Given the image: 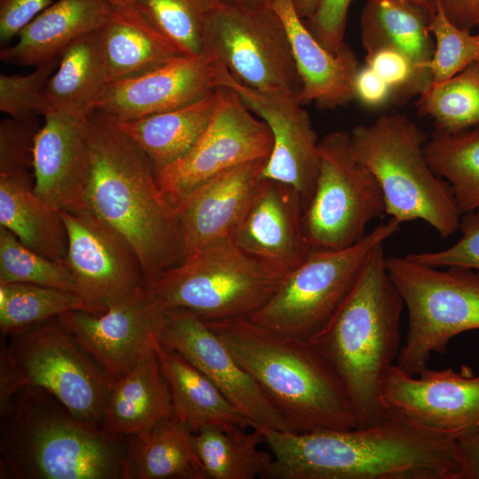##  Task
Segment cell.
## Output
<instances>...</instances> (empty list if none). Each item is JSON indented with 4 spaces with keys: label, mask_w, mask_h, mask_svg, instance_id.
<instances>
[{
    "label": "cell",
    "mask_w": 479,
    "mask_h": 479,
    "mask_svg": "<svg viewBox=\"0 0 479 479\" xmlns=\"http://www.w3.org/2000/svg\"><path fill=\"white\" fill-rule=\"evenodd\" d=\"M114 11L108 0H58L20 32L13 45L1 50L0 59L33 67L49 62L75 39L101 29Z\"/></svg>",
    "instance_id": "cell-24"
},
{
    "label": "cell",
    "mask_w": 479,
    "mask_h": 479,
    "mask_svg": "<svg viewBox=\"0 0 479 479\" xmlns=\"http://www.w3.org/2000/svg\"><path fill=\"white\" fill-rule=\"evenodd\" d=\"M285 26L301 81L299 100L320 109L348 105L354 99V81L360 67L346 43L337 54L325 49L308 29L291 0H271Z\"/></svg>",
    "instance_id": "cell-23"
},
{
    "label": "cell",
    "mask_w": 479,
    "mask_h": 479,
    "mask_svg": "<svg viewBox=\"0 0 479 479\" xmlns=\"http://www.w3.org/2000/svg\"><path fill=\"white\" fill-rule=\"evenodd\" d=\"M216 90L185 106L117 122L146 154L154 172L183 158L206 129L213 113Z\"/></svg>",
    "instance_id": "cell-31"
},
{
    "label": "cell",
    "mask_w": 479,
    "mask_h": 479,
    "mask_svg": "<svg viewBox=\"0 0 479 479\" xmlns=\"http://www.w3.org/2000/svg\"><path fill=\"white\" fill-rule=\"evenodd\" d=\"M365 63L389 85L393 103L397 105H404L418 97L432 82L409 56L392 47H381L367 52Z\"/></svg>",
    "instance_id": "cell-41"
},
{
    "label": "cell",
    "mask_w": 479,
    "mask_h": 479,
    "mask_svg": "<svg viewBox=\"0 0 479 479\" xmlns=\"http://www.w3.org/2000/svg\"><path fill=\"white\" fill-rule=\"evenodd\" d=\"M273 460L265 479H462L457 438L387 411L366 428L297 433L260 425Z\"/></svg>",
    "instance_id": "cell-1"
},
{
    "label": "cell",
    "mask_w": 479,
    "mask_h": 479,
    "mask_svg": "<svg viewBox=\"0 0 479 479\" xmlns=\"http://www.w3.org/2000/svg\"><path fill=\"white\" fill-rule=\"evenodd\" d=\"M52 0H0V40L10 42Z\"/></svg>",
    "instance_id": "cell-45"
},
{
    "label": "cell",
    "mask_w": 479,
    "mask_h": 479,
    "mask_svg": "<svg viewBox=\"0 0 479 479\" xmlns=\"http://www.w3.org/2000/svg\"><path fill=\"white\" fill-rule=\"evenodd\" d=\"M60 214L68 235L64 263L95 313L146 286L137 255L117 231L90 208Z\"/></svg>",
    "instance_id": "cell-14"
},
{
    "label": "cell",
    "mask_w": 479,
    "mask_h": 479,
    "mask_svg": "<svg viewBox=\"0 0 479 479\" xmlns=\"http://www.w3.org/2000/svg\"><path fill=\"white\" fill-rule=\"evenodd\" d=\"M35 128L13 118L0 123V175L33 171Z\"/></svg>",
    "instance_id": "cell-43"
},
{
    "label": "cell",
    "mask_w": 479,
    "mask_h": 479,
    "mask_svg": "<svg viewBox=\"0 0 479 479\" xmlns=\"http://www.w3.org/2000/svg\"><path fill=\"white\" fill-rule=\"evenodd\" d=\"M153 342L128 373L114 381L100 424L105 431L131 437L174 418L169 386Z\"/></svg>",
    "instance_id": "cell-25"
},
{
    "label": "cell",
    "mask_w": 479,
    "mask_h": 479,
    "mask_svg": "<svg viewBox=\"0 0 479 479\" xmlns=\"http://www.w3.org/2000/svg\"><path fill=\"white\" fill-rule=\"evenodd\" d=\"M299 16L306 20L314 12L319 0H291Z\"/></svg>",
    "instance_id": "cell-51"
},
{
    "label": "cell",
    "mask_w": 479,
    "mask_h": 479,
    "mask_svg": "<svg viewBox=\"0 0 479 479\" xmlns=\"http://www.w3.org/2000/svg\"><path fill=\"white\" fill-rule=\"evenodd\" d=\"M22 386L41 388L77 419L100 427L114 382L81 347L59 316L8 336Z\"/></svg>",
    "instance_id": "cell-12"
},
{
    "label": "cell",
    "mask_w": 479,
    "mask_h": 479,
    "mask_svg": "<svg viewBox=\"0 0 479 479\" xmlns=\"http://www.w3.org/2000/svg\"><path fill=\"white\" fill-rule=\"evenodd\" d=\"M266 160L249 161L222 172L195 187L175 205L184 237L185 258L232 237L260 187Z\"/></svg>",
    "instance_id": "cell-22"
},
{
    "label": "cell",
    "mask_w": 479,
    "mask_h": 479,
    "mask_svg": "<svg viewBox=\"0 0 479 479\" xmlns=\"http://www.w3.org/2000/svg\"><path fill=\"white\" fill-rule=\"evenodd\" d=\"M107 84L99 29L75 39L60 54L44 90L43 116L62 114L88 119Z\"/></svg>",
    "instance_id": "cell-27"
},
{
    "label": "cell",
    "mask_w": 479,
    "mask_h": 479,
    "mask_svg": "<svg viewBox=\"0 0 479 479\" xmlns=\"http://www.w3.org/2000/svg\"><path fill=\"white\" fill-rule=\"evenodd\" d=\"M4 283H27L75 292L73 276L65 263L38 254L0 226V284Z\"/></svg>",
    "instance_id": "cell-38"
},
{
    "label": "cell",
    "mask_w": 479,
    "mask_h": 479,
    "mask_svg": "<svg viewBox=\"0 0 479 479\" xmlns=\"http://www.w3.org/2000/svg\"><path fill=\"white\" fill-rule=\"evenodd\" d=\"M206 323L294 432L357 428L342 381L309 340L247 317Z\"/></svg>",
    "instance_id": "cell-5"
},
{
    "label": "cell",
    "mask_w": 479,
    "mask_h": 479,
    "mask_svg": "<svg viewBox=\"0 0 479 479\" xmlns=\"http://www.w3.org/2000/svg\"><path fill=\"white\" fill-rule=\"evenodd\" d=\"M272 147L268 125L230 87L216 90L210 120L191 150L155 172L159 187L175 206L209 178L239 165L267 159Z\"/></svg>",
    "instance_id": "cell-13"
},
{
    "label": "cell",
    "mask_w": 479,
    "mask_h": 479,
    "mask_svg": "<svg viewBox=\"0 0 479 479\" xmlns=\"http://www.w3.org/2000/svg\"><path fill=\"white\" fill-rule=\"evenodd\" d=\"M429 30L435 41L431 83L444 82L468 65L479 62V33L457 27L438 6L432 15Z\"/></svg>",
    "instance_id": "cell-39"
},
{
    "label": "cell",
    "mask_w": 479,
    "mask_h": 479,
    "mask_svg": "<svg viewBox=\"0 0 479 479\" xmlns=\"http://www.w3.org/2000/svg\"><path fill=\"white\" fill-rule=\"evenodd\" d=\"M43 117L35 140V193L59 211H84L90 171L88 119L62 114Z\"/></svg>",
    "instance_id": "cell-21"
},
{
    "label": "cell",
    "mask_w": 479,
    "mask_h": 479,
    "mask_svg": "<svg viewBox=\"0 0 479 479\" xmlns=\"http://www.w3.org/2000/svg\"><path fill=\"white\" fill-rule=\"evenodd\" d=\"M353 90L354 99L368 109H381L393 103L389 85L365 63L357 70Z\"/></svg>",
    "instance_id": "cell-46"
},
{
    "label": "cell",
    "mask_w": 479,
    "mask_h": 479,
    "mask_svg": "<svg viewBox=\"0 0 479 479\" xmlns=\"http://www.w3.org/2000/svg\"><path fill=\"white\" fill-rule=\"evenodd\" d=\"M33 171L0 175V226L24 245L57 262H65L68 235L60 211L34 191Z\"/></svg>",
    "instance_id": "cell-28"
},
{
    "label": "cell",
    "mask_w": 479,
    "mask_h": 479,
    "mask_svg": "<svg viewBox=\"0 0 479 479\" xmlns=\"http://www.w3.org/2000/svg\"><path fill=\"white\" fill-rule=\"evenodd\" d=\"M165 310L146 286L98 313L81 310L59 316L81 347L114 381L128 373L157 337Z\"/></svg>",
    "instance_id": "cell-18"
},
{
    "label": "cell",
    "mask_w": 479,
    "mask_h": 479,
    "mask_svg": "<svg viewBox=\"0 0 479 479\" xmlns=\"http://www.w3.org/2000/svg\"><path fill=\"white\" fill-rule=\"evenodd\" d=\"M114 7V11H117L122 14L133 17L142 18V15L136 8L135 0H108Z\"/></svg>",
    "instance_id": "cell-50"
},
{
    "label": "cell",
    "mask_w": 479,
    "mask_h": 479,
    "mask_svg": "<svg viewBox=\"0 0 479 479\" xmlns=\"http://www.w3.org/2000/svg\"><path fill=\"white\" fill-rule=\"evenodd\" d=\"M284 277L227 238L185 257L146 287L163 310H187L212 322L250 316Z\"/></svg>",
    "instance_id": "cell-7"
},
{
    "label": "cell",
    "mask_w": 479,
    "mask_h": 479,
    "mask_svg": "<svg viewBox=\"0 0 479 479\" xmlns=\"http://www.w3.org/2000/svg\"><path fill=\"white\" fill-rule=\"evenodd\" d=\"M232 75L212 53L183 56L143 75L109 82L96 111L122 122L194 103L222 87Z\"/></svg>",
    "instance_id": "cell-17"
},
{
    "label": "cell",
    "mask_w": 479,
    "mask_h": 479,
    "mask_svg": "<svg viewBox=\"0 0 479 479\" xmlns=\"http://www.w3.org/2000/svg\"><path fill=\"white\" fill-rule=\"evenodd\" d=\"M457 441L463 463L462 479H479V427Z\"/></svg>",
    "instance_id": "cell-49"
},
{
    "label": "cell",
    "mask_w": 479,
    "mask_h": 479,
    "mask_svg": "<svg viewBox=\"0 0 479 479\" xmlns=\"http://www.w3.org/2000/svg\"><path fill=\"white\" fill-rule=\"evenodd\" d=\"M154 349L169 386L174 417L194 434L206 428H247L251 422L198 368L154 339Z\"/></svg>",
    "instance_id": "cell-26"
},
{
    "label": "cell",
    "mask_w": 479,
    "mask_h": 479,
    "mask_svg": "<svg viewBox=\"0 0 479 479\" xmlns=\"http://www.w3.org/2000/svg\"><path fill=\"white\" fill-rule=\"evenodd\" d=\"M417 113L436 130L459 132L479 126V62L441 83H431L416 101Z\"/></svg>",
    "instance_id": "cell-36"
},
{
    "label": "cell",
    "mask_w": 479,
    "mask_h": 479,
    "mask_svg": "<svg viewBox=\"0 0 479 479\" xmlns=\"http://www.w3.org/2000/svg\"><path fill=\"white\" fill-rule=\"evenodd\" d=\"M432 169L450 185L467 213L479 208V126L459 132L435 130L424 145Z\"/></svg>",
    "instance_id": "cell-34"
},
{
    "label": "cell",
    "mask_w": 479,
    "mask_h": 479,
    "mask_svg": "<svg viewBox=\"0 0 479 479\" xmlns=\"http://www.w3.org/2000/svg\"><path fill=\"white\" fill-rule=\"evenodd\" d=\"M227 3L240 4V5H264L270 4L271 0H223Z\"/></svg>",
    "instance_id": "cell-53"
},
{
    "label": "cell",
    "mask_w": 479,
    "mask_h": 479,
    "mask_svg": "<svg viewBox=\"0 0 479 479\" xmlns=\"http://www.w3.org/2000/svg\"><path fill=\"white\" fill-rule=\"evenodd\" d=\"M459 230L460 238L449 247L407 255L433 267L455 266L479 271V208L461 215Z\"/></svg>",
    "instance_id": "cell-42"
},
{
    "label": "cell",
    "mask_w": 479,
    "mask_h": 479,
    "mask_svg": "<svg viewBox=\"0 0 479 479\" xmlns=\"http://www.w3.org/2000/svg\"><path fill=\"white\" fill-rule=\"evenodd\" d=\"M75 310L95 313L73 291L27 283L0 284V332L4 337Z\"/></svg>",
    "instance_id": "cell-35"
},
{
    "label": "cell",
    "mask_w": 479,
    "mask_h": 479,
    "mask_svg": "<svg viewBox=\"0 0 479 479\" xmlns=\"http://www.w3.org/2000/svg\"><path fill=\"white\" fill-rule=\"evenodd\" d=\"M209 479L194 433L175 417L131 436L126 479Z\"/></svg>",
    "instance_id": "cell-32"
},
{
    "label": "cell",
    "mask_w": 479,
    "mask_h": 479,
    "mask_svg": "<svg viewBox=\"0 0 479 479\" xmlns=\"http://www.w3.org/2000/svg\"><path fill=\"white\" fill-rule=\"evenodd\" d=\"M354 156L377 180L386 215L399 224L421 220L442 238L459 230L461 212L448 183L428 164L427 134L401 114H386L349 131Z\"/></svg>",
    "instance_id": "cell-6"
},
{
    "label": "cell",
    "mask_w": 479,
    "mask_h": 479,
    "mask_svg": "<svg viewBox=\"0 0 479 479\" xmlns=\"http://www.w3.org/2000/svg\"><path fill=\"white\" fill-rule=\"evenodd\" d=\"M59 57L35 67L27 75H0V111L11 118L35 128L38 115H43V93L56 70Z\"/></svg>",
    "instance_id": "cell-40"
},
{
    "label": "cell",
    "mask_w": 479,
    "mask_h": 479,
    "mask_svg": "<svg viewBox=\"0 0 479 479\" xmlns=\"http://www.w3.org/2000/svg\"><path fill=\"white\" fill-rule=\"evenodd\" d=\"M203 52L215 55L240 83L261 92L299 97L301 81L290 42L270 4L220 0L203 29Z\"/></svg>",
    "instance_id": "cell-11"
},
{
    "label": "cell",
    "mask_w": 479,
    "mask_h": 479,
    "mask_svg": "<svg viewBox=\"0 0 479 479\" xmlns=\"http://www.w3.org/2000/svg\"><path fill=\"white\" fill-rule=\"evenodd\" d=\"M88 125V208L130 243L148 286L185 259L177 209L146 154L114 120L95 111Z\"/></svg>",
    "instance_id": "cell-2"
},
{
    "label": "cell",
    "mask_w": 479,
    "mask_h": 479,
    "mask_svg": "<svg viewBox=\"0 0 479 479\" xmlns=\"http://www.w3.org/2000/svg\"><path fill=\"white\" fill-rule=\"evenodd\" d=\"M352 0H319L312 15L304 20L317 41L337 54L344 44L348 12Z\"/></svg>",
    "instance_id": "cell-44"
},
{
    "label": "cell",
    "mask_w": 479,
    "mask_h": 479,
    "mask_svg": "<svg viewBox=\"0 0 479 479\" xmlns=\"http://www.w3.org/2000/svg\"><path fill=\"white\" fill-rule=\"evenodd\" d=\"M220 0H135L142 17L185 56L203 52L206 20Z\"/></svg>",
    "instance_id": "cell-37"
},
{
    "label": "cell",
    "mask_w": 479,
    "mask_h": 479,
    "mask_svg": "<svg viewBox=\"0 0 479 479\" xmlns=\"http://www.w3.org/2000/svg\"><path fill=\"white\" fill-rule=\"evenodd\" d=\"M435 12L401 0H366L360 14L365 53L381 47L397 49L432 80L435 41L429 24Z\"/></svg>",
    "instance_id": "cell-29"
},
{
    "label": "cell",
    "mask_w": 479,
    "mask_h": 479,
    "mask_svg": "<svg viewBox=\"0 0 479 479\" xmlns=\"http://www.w3.org/2000/svg\"><path fill=\"white\" fill-rule=\"evenodd\" d=\"M420 7L425 8L429 12H435L437 10L436 0H401Z\"/></svg>",
    "instance_id": "cell-52"
},
{
    "label": "cell",
    "mask_w": 479,
    "mask_h": 479,
    "mask_svg": "<svg viewBox=\"0 0 479 479\" xmlns=\"http://www.w3.org/2000/svg\"><path fill=\"white\" fill-rule=\"evenodd\" d=\"M400 225L389 218L349 247L312 248L305 260L284 277L266 303L247 318L265 327L310 340L348 298L373 250L398 232Z\"/></svg>",
    "instance_id": "cell-9"
},
{
    "label": "cell",
    "mask_w": 479,
    "mask_h": 479,
    "mask_svg": "<svg viewBox=\"0 0 479 479\" xmlns=\"http://www.w3.org/2000/svg\"><path fill=\"white\" fill-rule=\"evenodd\" d=\"M386 268L408 313L396 364L417 375L433 353H445L452 338L479 329V271L433 267L407 255L386 257Z\"/></svg>",
    "instance_id": "cell-8"
},
{
    "label": "cell",
    "mask_w": 479,
    "mask_h": 479,
    "mask_svg": "<svg viewBox=\"0 0 479 479\" xmlns=\"http://www.w3.org/2000/svg\"><path fill=\"white\" fill-rule=\"evenodd\" d=\"M0 418L1 479H126L131 437L77 419L41 388L20 389Z\"/></svg>",
    "instance_id": "cell-3"
},
{
    "label": "cell",
    "mask_w": 479,
    "mask_h": 479,
    "mask_svg": "<svg viewBox=\"0 0 479 479\" xmlns=\"http://www.w3.org/2000/svg\"><path fill=\"white\" fill-rule=\"evenodd\" d=\"M303 208L293 187L263 178L231 239L258 262L286 276L312 249L302 230Z\"/></svg>",
    "instance_id": "cell-20"
},
{
    "label": "cell",
    "mask_w": 479,
    "mask_h": 479,
    "mask_svg": "<svg viewBox=\"0 0 479 479\" xmlns=\"http://www.w3.org/2000/svg\"><path fill=\"white\" fill-rule=\"evenodd\" d=\"M108 83L137 76L185 56L144 18L114 11L100 29Z\"/></svg>",
    "instance_id": "cell-30"
},
{
    "label": "cell",
    "mask_w": 479,
    "mask_h": 479,
    "mask_svg": "<svg viewBox=\"0 0 479 479\" xmlns=\"http://www.w3.org/2000/svg\"><path fill=\"white\" fill-rule=\"evenodd\" d=\"M319 169L302 212V230L311 248L342 249L357 243L367 225L386 215L381 187L353 154L349 131L319 140Z\"/></svg>",
    "instance_id": "cell-10"
},
{
    "label": "cell",
    "mask_w": 479,
    "mask_h": 479,
    "mask_svg": "<svg viewBox=\"0 0 479 479\" xmlns=\"http://www.w3.org/2000/svg\"><path fill=\"white\" fill-rule=\"evenodd\" d=\"M381 398L386 412L439 435L458 439L479 427V374L426 367L411 375L395 364Z\"/></svg>",
    "instance_id": "cell-16"
},
{
    "label": "cell",
    "mask_w": 479,
    "mask_h": 479,
    "mask_svg": "<svg viewBox=\"0 0 479 479\" xmlns=\"http://www.w3.org/2000/svg\"><path fill=\"white\" fill-rule=\"evenodd\" d=\"M263 433L255 427L225 430L206 428L194 434L197 453L209 479L263 478L271 452L260 447Z\"/></svg>",
    "instance_id": "cell-33"
},
{
    "label": "cell",
    "mask_w": 479,
    "mask_h": 479,
    "mask_svg": "<svg viewBox=\"0 0 479 479\" xmlns=\"http://www.w3.org/2000/svg\"><path fill=\"white\" fill-rule=\"evenodd\" d=\"M157 340L202 372L252 426L294 432L215 331L195 314L165 310Z\"/></svg>",
    "instance_id": "cell-15"
},
{
    "label": "cell",
    "mask_w": 479,
    "mask_h": 479,
    "mask_svg": "<svg viewBox=\"0 0 479 479\" xmlns=\"http://www.w3.org/2000/svg\"><path fill=\"white\" fill-rule=\"evenodd\" d=\"M230 88L269 127L272 147L263 177L286 184L308 203L319 169V138L296 95L261 92L232 79Z\"/></svg>",
    "instance_id": "cell-19"
},
{
    "label": "cell",
    "mask_w": 479,
    "mask_h": 479,
    "mask_svg": "<svg viewBox=\"0 0 479 479\" xmlns=\"http://www.w3.org/2000/svg\"><path fill=\"white\" fill-rule=\"evenodd\" d=\"M18 368L8 350L6 341L0 346V413L4 412L13 396L22 389Z\"/></svg>",
    "instance_id": "cell-47"
},
{
    "label": "cell",
    "mask_w": 479,
    "mask_h": 479,
    "mask_svg": "<svg viewBox=\"0 0 479 479\" xmlns=\"http://www.w3.org/2000/svg\"><path fill=\"white\" fill-rule=\"evenodd\" d=\"M437 6L457 27L479 29V0H436Z\"/></svg>",
    "instance_id": "cell-48"
},
{
    "label": "cell",
    "mask_w": 479,
    "mask_h": 479,
    "mask_svg": "<svg viewBox=\"0 0 479 479\" xmlns=\"http://www.w3.org/2000/svg\"><path fill=\"white\" fill-rule=\"evenodd\" d=\"M404 307L388 273L384 243H381L371 253L343 304L309 340L342 381L357 428L373 426L387 412L381 404V390L401 348Z\"/></svg>",
    "instance_id": "cell-4"
}]
</instances>
